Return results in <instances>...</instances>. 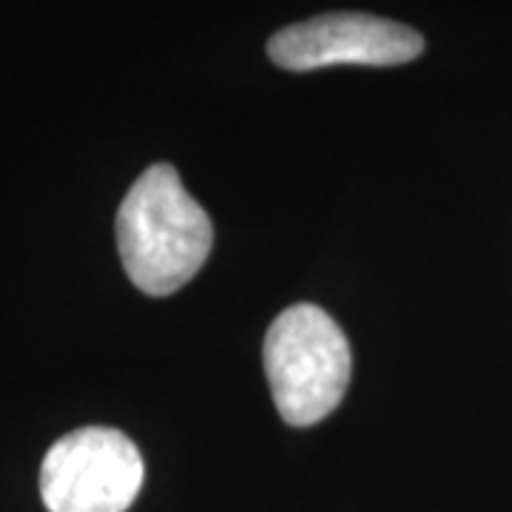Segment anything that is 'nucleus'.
<instances>
[{
  "mask_svg": "<svg viewBox=\"0 0 512 512\" xmlns=\"http://www.w3.org/2000/svg\"><path fill=\"white\" fill-rule=\"evenodd\" d=\"M211 245L214 225L177 168H146L117 211V248L128 279L148 296H168L197 276Z\"/></svg>",
  "mask_w": 512,
  "mask_h": 512,
  "instance_id": "1",
  "label": "nucleus"
},
{
  "mask_svg": "<svg viewBox=\"0 0 512 512\" xmlns=\"http://www.w3.org/2000/svg\"><path fill=\"white\" fill-rule=\"evenodd\" d=\"M262 362L276 410L293 427L328 419L348 393V336L316 305H293L276 316Z\"/></svg>",
  "mask_w": 512,
  "mask_h": 512,
  "instance_id": "2",
  "label": "nucleus"
},
{
  "mask_svg": "<svg viewBox=\"0 0 512 512\" xmlns=\"http://www.w3.org/2000/svg\"><path fill=\"white\" fill-rule=\"evenodd\" d=\"M137 444L114 427H80L57 439L40 464L49 512H126L143 490Z\"/></svg>",
  "mask_w": 512,
  "mask_h": 512,
  "instance_id": "3",
  "label": "nucleus"
},
{
  "mask_svg": "<svg viewBox=\"0 0 512 512\" xmlns=\"http://www.w3.org/2000/svg\"><path fill=\"white\" fill-rule=\"evenodd\" d=\"M424 52V37L396 20L333 12L285 26L268 40V57L288 72L328 66H402Z\"/></svg>",
  "mask_w": 512,
  "mask_h": 512,
  "instance_id": "4",
  "label": "nucleus"
}]
</instances>
